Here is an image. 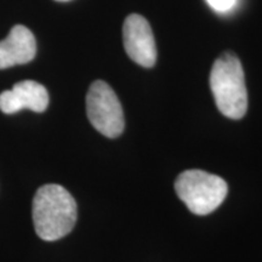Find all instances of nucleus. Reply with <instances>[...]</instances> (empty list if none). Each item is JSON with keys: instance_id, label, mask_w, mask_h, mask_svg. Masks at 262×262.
Instances as JSON below:
<instances>
[{"instance_id": "f257e3e1", "label": "nucleus", "mask_w": 262, "mask_h": 262, "mask_svg": "<svg viewBox=\"0 0 262 262\" xmlns=\"http://www.w3.org/2000/svg\"><path fill=\"white\" fill-rule=\"evenodd\" d=\"M33 222L39 238L54 242L63 238L77 222V203L60 185H44L33 198Z\"/></svg>"}, {"instance_id": "423d86ee", "label": "nucleus", "mask_w": 262, "mask_h": 262, "mask_svg": "<svg viewBox=\"0 0 262 262\" xmlns=\"http://www.w3.org/2000/svg\"><path fill=\"white\" fill-rule=\"evenodd\" d=\"M48 106V90L34 80L19 81L11 90H5L0 94V111L5 114L17 113L25 108L41 113Z\"/></svg>"}, {"instance_id": "1a4fd4ad", "label": "nucleus", "mask_w": 262, "mask_h": 262, "mask_svg": "<svg viewBox=\"0 0 262 262\" xmlns=\"http://www.w3.org/2000/svg\"><path fill=\"white\" fill-rule=\"evenodd\" d=\"M57 2H68V0H57Z\"/></svg>"}, {"instance_id": "0eeeda50", "label": "nucleus", "mask_w": 262, "mask_h": 262, "mask_svg": "<svg viewBox=\"0 0 262 262\" xmlns=\"http://www.w3.org/2000/svg\"><path fill=\"white\" fill-rule=\"evenodd\" d=\"M37 54V41L27 27L17 25L0 41V70L31 62Z\"/></svg>"}, {"instance_id": "39448f33", "label": "nucleus", "mask_w": 262, "mask_h": 262, "mask_svg": "<svg viewBox=\"0 0 262 262\" xmlns=\"http://www.w3.org/2000/svg\"><path fill=\"white\" fill-rule=\"evenodd\" d=\"M124 48L131 60L145 68H150L157 61L155 35L148 21L141 15L127 16L123 26Z\"/></svg>"}, {"instance_id": "6e6552de", "label": "nucleus", "mask_w": 262, "mask_h": 262, "mask_svg": "<svg viewBox=\"0 0 262 262\" xmlns=\"http://www.w3.org/2000/svg\"><path fill=\"white\" fill-rule=\"evenodd\" d=\"M209 6L217 12L231 11L237 4V0H206Z\"/></svg>"}, {"instance_id": "20e7f679", "label": "nucleus", "mask_w": 262, "mask_h": 262, "mask_svg": "<svg viewBox=\"0 0 262 262\" xmlns=\"http://www.w3.org/2000/svg\"><path fill=\"white\" fill-rule=\"evenodd\" d=\"M86 113L93 126L103 136L116 139L123 133L125 122L122 104L104 81L96 80L91 84L86 95Z\"/></svg>"}, {"instance_id": "f03ea898", "label": "nucleus", "mask_w": 262, "mask_h": 262, "mask_svg": "<svg viewBox=\"0 0 262 262\" xmlns=\"http://www.w3.org/2000/svg\"><path fill=\"white\" fill-rule=\"evenodd\" d=\"M210 88L219 111L229 119H242L248 111V91L241 61L225 52L214 62Z\"/></svg>"}, {"instance_id": "7ed1b4c3", "label": "nucleus", "mask_w": 262, "mask_h": 262, "mask_svg": "<svg viewBox=\"0 0 262 262\" xmlns=\"http://www.w3.org/2000/svg\"><path fill=\"white\" fill-rule=\"evenodd\" d=\"M175 191L193 214L208 215L222 204L228 187L220 176L203 170H187L176 179Z\"/></svg>"}]
</instances>
